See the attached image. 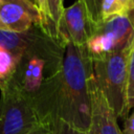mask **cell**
Returning a JSON list of instances; mask_svg holds the SVG:
<instances>
[{
	"instance_id": "6",
	"label": "cell",
	"mask_w": 134,
	"mask_h": 134,
	"mask_svg": "<svg viewBox=\"0 0 134 134\" xmlns=\"http://www.w3.org/2000/svg\"><path fill=\"white\" fill-rule=\"evenodd\" d=\"M94 30L87 0H77L65 8L63 18V37L65 45L86 46Z\"/></svg>"
},
{
	"instance_id": "10",
	"label": "cell",
	"mask_w": 134,
	"mask_h": 134,
	"mask_svg": "<svg viewBox=\"0 0 134 134\" xmlns=\"http://www.w3.org/2000/svg\"><path fill=\"white\" fill-rule=\"evenodd\" d=\"M38 14L40 30L50 40L65 47L63 37V18L65 13L62 0H32Z\"/></svg>"
},
{
	"instance_id": "12",
	"label": "cell",
	"mask_w": 134,
	"mask_h": 134,
	"mask_svg": "<svg viewBox=\"0 0 134 134\" xmlns=\"http://www.w3.org/2000/svg\"><path fill=\"white\" fill-rule=\"evenodd\" d=\"M19 61L15 54L0 46V87L14 79Z\"/></svg>"
},
{
	"instance_id": "5",
	"label": "cell",
	"mask_w": 134,
	"mask_h": 134,
	"mask_svg": "<svg viewBox=\"0 0 134 134\" xmlns=\"http://www.w3.org/2000/svg\"><path fill=\"white\" fill-rule=\"evenodd\" d=\"M0 46L4 47L19 60L26 55H41L60 69L64 59L65 47L47 38L38 26L24 32L0 29Z\"/></svg>"
},
{
	"instance_id": "13",
	"label": "cell",
	"mask_w": 134,
	"mask_h": 134,
	"mask_svg": "<svg viewBox=\"0 0 134 134\" xmlns=\"http://www.w3.org/2000/svg\"><path fill=\"white\" fill-rule=\"evenodd\" d=\"M134 108V38L131 44L128 69H127V95H126V118L131 109Z\"/></svg>"
},
{
	"instance_id": "2",
	"label": "cell",
	"mask_w": 134,
	"mask_h": 134,
	"mask_svg": "<svg viewBox=\"0 0 134 134\" xmlns=\"http://www.w3.org/2000/svg\"><path fill=\"white\" fill-rule=\"evenodd\" d=\"M0 134H27L40 119L32 97L13 79L0 87Z\"/></svg>"
},
{
	"instance_id": "3",
	"label": "cell",
	"mask_w": 134,
	"mask_h": 134,
	"mask_svg": "<svg viewBox=\"0 0 134 134\" xmlns=\"http://www.w3.org/2000/svg\"><path fill=\"white\" fill-rule=\"evenodd\" d=\"M132 44V43H131ZM131 44L93 62V75L117 118H126L127 69Z\"/></svg>"
},
{
	"instance_id": "17",
	"label": "cell",
	"mask_w": 134,
	"mask_h": 134,
	"mask_svg": "<svg viewBox=\"0 0 134 134\" xmlns=\"http://www.w3.org/2000/svg\"><path fill=\"white\" fill-rule=\"evenodd\" d=\"M0 29H4V30H6V29H5V27H4V25L2 24V22H1V20H0Z\"/></svg>"
},
{
	"instance_id": "11",
	"label": "cell",
	"mask_w": 134,
	"mask_h": 134,
	"mask_svg": "<svg viewBox=\"0 0 134 134\" xmlns=\"http://www.w3.org/2000/svg\"><path fill=\"white\" fill-rule=\"evenodd\" d=\"M87 4L94 28L103 21L127 15L134 9V0H91L87 1Z\"/></svg>"
},
{
	"instance_id": "1",
	"label": "cell",
	"mask_w": 134,
	"mask_h": 134,
	"mask_svg": "<svg viewBox=\"0 0 134 134\" xmlns=\"http://www.w3.org/2000/svg\"><path fill=\"white\" fill-rule=\"evenodd\" d=\"M92 73L93 62L87 47L68 42L60 70L47 77L32 97L40 122L61 119L88 132L91 117L89 81Z\"/></svg>"
},
{
	"instance_id": "9",
	"label": "cell",
	"mask_w": 134,
	"mask_h": 134,
	"mask_svg": "<svg viewBox=\"0 0 134 134\" xmlns=\"http://www.w3.org/2000/svg\"><path fill=\"white\" fill-rule=\"evenodd\" d=\"M0 20L6 30L24 32L38 26L39 14L34 1L0 0Z\"/></svg>"
},
{
	"instance_id": "4",
	"label": "cell",
	"mask_w": 134,
	"mask_h": 134,
	"mask_svg": "<svg viewBox=\"0 0 134 134\" xmlns=\"http://www.w3.org/2000/svg\"><path fill=\"white\" fill-rule=\"evenodd\" d=\"M133 38L134 9L97 24L86 47L92 61H97L130 45Z\"/></svg>"
},
{
	"instance_id": "15",
	"label": "cell",
	"mask_w": 134,
	"mask_h": 134,
	"mask_svg": "<svg viewBox=\"0 0 134 134\" xmlns=\"http://www.w3.org/2000/svg\"><path fill=\"white\" fill-rule=\"evenodd\" d=\"M122 134H134V111L124 119Z\"/></svg>"
},
{
	"instance_id": "8",
	"label": "cell",
	"mask_w": 134,
	"mask_h": 134,
	"mask_svg": "<svg viewBox=\"0 0 134 134\" xmlns=\"http://www.w3.org/2000/svg\"><path fill=\"white\" fill-rule=\"evenodd\" d=\"M59 70L41 55H26L20 59L14 79L24 92L34 97L44 81Z\"/></svg>"
},
{
	"instance_id": "14",
	"label": "cell",
	"mask_w": 134,
	"mask_h": 134,
	"mask_svg": "<svg viewBox=\"0 0 134 134\" xmlns=\"http://www.w3.org/2000/svg\"><path fill=\"white\" fill-rule=\"evenodd\" d=\"M46 125L50 127L52 134H88V132L77 129L61 119H54Z\"/></svg>"
},
{
	"instance_id": "16",
	"label": "cell",
	"mask_w": 134,
	"mask_h": 134,
	"mask_svg": "<svg viewBox=\"0 0 134 134\" xmlns=\"http://www.w3.org/2000/svg\"><path fill=\"white\" fill-rule=\"evenodd\" d=\"M27 134H52V132L48 125H46L44 122H40Z\"/></svg>"
},
{
	"instance_id": "7",
	"label": "cell",
	"mask_w": 134,
	"mask_h": 134,
	"mask_svg": "<svg viewBox=\"0 0 134 134\" xmlns=\"http://www.w3.org/2000/svg\"><path fill=\"white\" fill-rule=\"evenodd\" d=\"M91 95V117L88 134H122L117 116L99 88L93 73L89 81Z\"/></svg>"
}]
</instances>
